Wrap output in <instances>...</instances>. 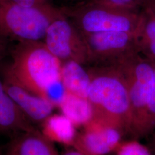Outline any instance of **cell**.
Masks as SVG:
<instances>
[{
  "instance_id": "6da1fadb",
  "label": "cell",
  "mask_w": 155,
  "mask_h": 155,
  "mask_svg": "<svg viewBox=\"0 0 155 155\" xmlns=\"http://www.w3.org/2000/svg\"><path fill=\"white\" fill-rule=\"evenodd\" d=\"M61 62L44 42L20 41L4 71V81L45 98L48 86L61 78Z\"/></svg>"
},
{
  "instance_id": "7a4b0ae2",
  "label": "cell",
  "mask_w": 155,
  "mask_h": 155,
  "mask_svg": "<svg viewBox=\"0 0 155 155\" xmlns=\"http://www.w3.org/2000/svg\"><path fill=\"white\" fill-rule=\"evenodd\" d=\"M91 85L87 99L93 109V118L129 131L132 110L126 82L116 68L93 66L88 69Z\"/></svg>"
},
{
  "instance_id": "3957f363",
  "label": "cell",
  "mask_w": 155,
  "mask_h": 155,
  "mask_svg": "<svg viewBox=\"0 0 155 155\" xmlns=\"http://www.w3.org/2000/svg\"><path fill=\"white\" fill-rule=\"evenodd\" d=\"M51 4L40 8L20 5L0 0V38L41 41L51 24L61 14Z\"/></svg>"
},
{
  "instance_id": "277c9868",
  "label": "cell",
  "mask_w": 155,
  "mask_h": 155,
  "mask_svg": "<svg viewBox=\"0 0 155 155\" xmlns=\"http://www.w3.org/2000/svg\"><path fill=\"white\" fill-rule=\"evenodd\" d=\"M61 8L83 34L107 31L134 33L140 17V10L122 9L89 1Z\"/></svg>"
},
{
  "instance_id": "5b68a950",
  "label": "cell",
  "mask_w": 155,
  "mask_h": 155,
  "mask_svg": "<svg viewBox=\"0 0 155 155\" xmlns=\"http://www.w3.org/2000/svg\"><path fill=\"white\" fill-rule=\"evenodd\" d=\"M109 66L116 68L127 84L132 110L129 133L134 137L152 93L155 63L137 52Z\"/></svg>"
},
{
  "instance_id": "8992f818",
  "label": "cell",
  "mask_w": 155,
  "mask_h": 155,
  "mask_svg": "<svg viewBox=\"0 0 155 155\" xmlns=\"http://www.w3.org/2000/svg\"><path fill=\"white\" fill-rule=\"evenodd\" d=\"M43 40L48 50L61 63L73 61L83 65L90 64L83 34L63 12L51 24Z\"/></svg>"
},
{
  "instance_id": "52a82bcc",
  "label": "cell",
  "mask_w": 155,
  "mask_h": 155,
  "mask_svg": "<svg viewBox=\"0 0 155 155\" xmlns=\"http://www.w3.org/2000/svg\"><path fill=\"white\" fill-rule=\"evenodd\" d=\"M82 34L89 51L90 64L94 66L113 65L138 52L133 32L107 31Z\"/></svg>"
},
{
  "instance_id": "ba28073f",
  "label": "cell",
  "mask_w": 155,
  "mask_h": 155,
  "mask_svg": "<svg viewBox=\"0 0 155 155\" xmlns=\"http://www.w3.org/2000/svg\"><path fill=\"white\" fill-rule=\"evenodd\" d=\"M124 132L109 124L93 118L77 134L74 148L87 155H105L116 150Z\"/></svg>"
},
{
  "instance_id": "9c48e42d",
  "label": "cell",
  "mask_w": 155,
  "mask_h": 155,
  "mask_svg": "<svg viewBox=\"0 0 155 155\" xmlns=\"http://www.w3.org/2000/svg\"><path fill=\"white\" fill-rule=\"evenodd\" d=\"M6 93L32 124H41L51 116L55 106L45 98L33 94L13 83L3 81Z\"/></svg>"
},
{
  "instance_id": "30bf717a",
  "label": "cell",
  "mask_w": 155,
  "mask_h": 155,
  "mask_svg": "<svg viewBox=\"0 0 155 155\" xmlns=\"http://www.w3.org/2000/svg\"><path fill=\"white\" fill-rule=\"evenodd\" d=\"M36 130L11 97L6 93L0 79V131H20L23 133Z\"/></svg>"
},
{
  "instance_id": "8fae6325",
  "label": "cell",
  "mask_w": 155,
  "mask_h": 155,
  "mask_svg": "<svg viewBox=\"0 0 155 155\" xmlns=\"http://www.w3.org/2000/svg\"><path fill=\"white\" fill-rule=\"evenodd\" d=\"M6 155H59L52 142L37 129L23 133L12 142Z\"/></svg>"
},
{
  "instance_id": "7c38bea8",
  "label": "cell",
  "mask_w": 155,
  "mask_h": 155,
  "mask_svg": "<svg viewBox=\"0 0 155 155\" xmlns=\"http://www.w3.org/2000/svg\"><path fill=\"white\" fill-rule=\"evenodd\" d=\"M61 78L67 93L87 98L91 77L84 65L73 61L62 62Z\"/></svg>"
},
{
  "instance_id": "4fadbf2b",
  "label": "cell",
  "mask_w": 155,
  "mask_h": 155,
  "mask_svg": "<svg viewBox=\"0 0 155 155\" xmlns=\"http://www.w3.org/2000/svg\"><path fill=\"white\" fill-rule=\"evenodd\" d=\"M134 35L138 52L155 63V15L148 8L140 10Z\"/></svg>"
},
{
  "instance_id": "5bb4252c",
  "label": "cell",
  "mask_w": 155,
  "mask_h": 155,
  "mask_svg": "<svg viewBox=\"0 0 155 155\" xmlns=\"http://www.w3.org/2000/svg\"><path fill=\"white\" fill-rule=\"evenodd\" d=\"M41 125L40 132L51 142L74 145L77 136L75 126L63 114H51Z\"/></svg>"
},
{
  "instance_id": "9a60e30c",
  "label": "cell",
  "mask_w": 155,
  "mask_h": 155,
  "mask_svg": "<svg viewBox=\"0 0 155 155\" xmlns=\"http://www.w3.org/2000/svg\"><path fill=\"white\" fill-rule=\"evenodd\" d=\"M61 114L67 117L75 127L85 126L93 118V109L87 98L67 93L58 106Z\"/></svg>"
},
{
  "instance_id": "2e32d148",
  "label": "cell",
  "mask_w": 155,
  "mask_h": 155,
  "mask_svg": "<svg viewBox=\"0 0 155 155\" xmlns=\"http://www.w3.org/2000/svg\"><path fill=\"white\" fill-rule=\"evenodd\" d=\"M155 77L153 88L144 116L135 134L134 138L144 137L155 129Z\"/></svg>"
},
{
  "instance_id": "e0dca14e",
  "label": "cell",
  "mask_w": 155,
  "mask_h": 155,
  "mask_svg": "<svg viewBox=\"0 0 155 155\" xmlns=\"http://www.w3.org/2000/svg\"><path fill=\"white\" fill-rule=\"evenodd\" d=\"M95 3L130 11H140L144 0H88Z\"/></svg>"
},
{
  "instance_id": "ac0fdd59",
  "label": "cell",
  "mask_w": 155,
  "mask_h": 155,
  "mask_svg": "<svg viewBox=\"0 0 155 155\" xmlns=\"http://www.w3.org/2000/svg\"><path fill=\"white\" fill-rule=\"evenodd\" d=\"M116 151L117 155H152L147 148L136 141L121 143Z\"/></svg>"
},
{
  "instance_id": "d6986e66",
  "label": "cell",
  "mask_w": 155,
  "mask_h": 155,
  "mask_svg": "<svg viewBox=\"0 0 155 155\" xmlns=\"http://www.w3.org/2000/svg\"><path fill=\"white\" fill-rule=\"evenodd\" d=\"M20 5L29 8H40L50 4V0H11Z\"/></svg>"
},
{
  "instance_id": "ffe728a7",
  "label": "cell",
  "mask_w": 155,
  "mask_h": 155,
  "mask_svg": "<svg viewBox=\"0 0 155 155\" xmlns=\"http://www.w3.org/2000/svg\"><path fill=\"white\" fill-rule=\"evenodd\" d=\"M142 7L148 8L155 15V0H144Z\"/></svg>"
},
{
  "instance_id": "44dd1931",
  "label": "cell",
  "mask_w": 155,
  "mask_h": 155,
  "mask_svg": "<svg viewBox=\"0 0 155 155\" xmlns=\"http://www.w3.org/2000/svg\"><path fill=\"white\" fill-rule=\"evenodd\" d=\"M5 40L0 38V61L4 58L6 53Z\"/></svg>"
},
{
  "instance_id": "7402d4cb",
  "label": "cell",
  "mask_w": 155,
  "mask_h": 155,
  "mask_svg": "<svg viewBox=\"0 0 155 155\" xmlns=\"http://www.w3.org/2000/svg\"><path fill=\"white\" fill-rule=\"evenodd\" d=\"M61 155H87L85 153H84L82 152L77 150V149H74V150H68L66 151L64 153H63Z\"/></svg>"
},
{
  "instance_id": "603a6c76",
  "label": "cell",
  "mask_w": 155,
  "mask_h": 155,
  "mask_svg": "<svg viewBox=\"0 0 155 155\" xmlns=\"http://www.w3.org/2000/svg\"><path fill=\"white\" fill-rule=\"evenodd\" d=\"M150 147L153 153L155 154V133H153L152 139L150 140Z\"/></svg>"
}]
</instances>
